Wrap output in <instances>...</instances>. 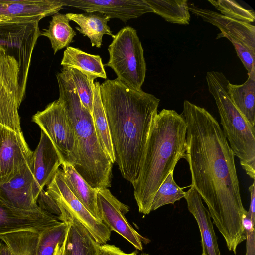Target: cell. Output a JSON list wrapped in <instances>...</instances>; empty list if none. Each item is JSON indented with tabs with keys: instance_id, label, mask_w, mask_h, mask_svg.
<instances>
[{
	"instance_id": "cell-24",
	"label": "cell",
	"mask_w": 255,
	"mask_h": 255,
	"mask_svg": "<svg viewBox=\"0 0 255 255\" xmlns=\"http://www.w3.org/2000/svg\"><path fill=\"white\" fill-rule=\"evenodd\" d=\"M61 65L79 70L90 77L107 79L102 58L99 55L87 53L79 48L68 46L64 52Z\"/></svg>"
},
{
	"instance_id": "cell-33",
	"label": "cell",
	"mask_w": 255,
	"mask_h": 255,
	"mask_svg": "<svg viewBox=\"0 0 255 255\" xmlns=\"http://www.w3.org/2000/svg\"><path fill=\"white\" fill-rule=\"evenodd\" d=\"M37 202L43 210L59 218L61 216V210L57 202L44 189L40 192Z\"/></svg>"
},
{
	"instance_id": "cell-32",
	"label": "cell",
	"mask_w": 255,
	"mask_h": 255,
	"mask_svg": "<svg viewBox=\"0 0 255 255\" xmlns=\"http://www.w3.org/2000/svg\"><path fill=\"white\" fill-rule=\"evenodd\" d=\"M242 222L246 240L245 255H255V224L248 216L247 211L243 216Z\"/></svg>"
},
{
	"instance_id": "cell-10",
	"label": "cell",
	"mask_w": 255,
	"mask_h": 255,
	"mask_svg": "<svg viewBox=\"0 0 255 255\" xmlns=\"http://www.w3.org/2000/svg\"><path fill=\"white\" fill-rule=\"evenodd\" d=\"M19 67L13 57L0 52V124L22 133L18 108Z\"/></svg>"
},
{
	"instance_id": "cell-8",
	"label": "cell",
	"mask_w": 255,
	"mask_h": 255,
	"mask_svg": "<svg viewBox=\"0 0 255 255\" xmlns=\"http://www.w3.org/2000/svg\"><path fill=\"white\" fill-rule=\"evenodd\" d=\"M37 124L53 142L65 162L74 167L77 160V141L74 128L63 106L56 100L38 111L32 117Z\"/></svg>"
},
{
	"instance_id": "cell-35",
	"label": "cell",
	"mask_w": 255,
	"mask_h": 255,
	"mask_svg": "<svg viewBox=\"0 0 255 255\" xmlns=\"http://www.w3.org/2000/svg\"><path fill=\"white\" fill-rule=\"evenodd\" d=\"M255 179L249 187L250 193V203L247 215L254 224H255Z\"/></svg>"
},
{
	"instance_id": "cell-1",
	"label": "cell",
	"mask_w": 255,
	"mask_h": 255,
	"mask_svg": "<svg viewBox=\"0 0 255 255\" xmlns=\"http://www.w3.org/2000/svg\"><path fill=\"white\" fill-rule=\"evenodd\" d=\"M185 154L194 188L208 207L229 251L246 240L235 155L217 120L205 108L185 100Z\"/></svg>"
},
{
	"instance_id": "cell-37",
	"label": "cell",
	"mask_w": 255,
	"mask_h": 255,
	"mask_svg": "<svg viewBox=\"0 0 255 255\" xmlns=\"http://www.w3.org/2000/svg\"><path fill=\"white\" fill-rule=\"evenodd\" d=\"M64 240L58 243L55 249L54 255H62L64 249Z\"/></svg>"
},
{
	"instance_id": "cell-5",
	"label": "cell",
	"mask_w": 255,
	"mask_h": 255,
	"mask_svg": "<svg viewBox=\"0 0 255 255\" xmlns=\"http://www.w3.org/2000/svg\"><path fill=\"white\" fill-rule=\"evenodd\" d=\"M206 79L228 144L246 174L255 179V127L248 122L233 103L228 89L230 82L223 73L207 72Z\"/></svg>"
},
{
	"instance_id": "cell-9",
	"label": "cell",
	"mask_w": 255,
	"mask_h": 255,
	"mask_svg": "<svg viewBox=\"0 0 255 255\" xmlns=\"http://www.w3.org/2000/svg\"><path fill=\"white\" fill-rule=\"evenodd\" d=\"M67 225L64 221L41 230H27L0 235L13 255H54L57 245L64 240Z\"/></svg>"
},
{
	"instance_id": "cell-11",
	"label": "cell",
	"mask_w": 255,
	"mask_h": 255,
	"mask_svg": "<svg viewBox=\"0 0 255 255\" xmlns=\"http://www.w3.org/2000/svg\"><path fill=\"white\" fill-rule=\"evenodd\" d=\"M46 189L58 206L80 221L98 244H106L110 240L111 231L103 222L94 218L71 191L65 182L62 169H58Z\"/></svg>"
},
{
	"instance_id": "cell-28",
	"label": "cell",
	"mask_w": 255,
	"mask_h": 255,
	"mask_svg": "<svg viewBox=\"0 0 255 255\" xmlns=\"http://www.w3.org/2000/svg\"><path fill=\"white\" fill-rule=\"evenodd\" d=\"M153 11L166 21L179 24H188L190 15L187 0H144Z\"/></svg>"
},
{
	"instance_id": "cell-30",
	"label": "cell",
	"mask_w": 255,
	"mask_h": 255,
	"mask_svg": "<svg viewBox=\"0 0 255 255\" xmlns=\"http://www.w3.org/2000/svg\"><path fill=\"white\" fill-rule=\"evenodd\" d=\"M67 68L83 105L92 115L94 93V81L96 79L77 69Z\"/></svg>"
},
{
	"instance_id": "cell-14",
	"label": "cell",
	"mask_w": 255,
	"mask_h": 255,
	"mask_svg": "<svg viewBox=\"0 0 255 255\" xmlns=\"http://www.w3.org/2000/svg\"><path fill=\"white\" fill-rule=\"evenodd\" d=\"M64 6L82 10L86 12H98L124 22L153 12L144 0H61Z\"/></svg>"
},
{
	"instance_id": "cell-7",
	"label": "cell",
	"mask_w": 255,
	"mask_h": 255,
	"mask_svg": "<svg viewBox=\"0 0 255 255\" xmlns=\"http://www.w3.org/2000/svg\"><path fill=\"white\" fill-rule=\"evenodd\" d=\"M40 35L39 21L0 22V52L14 57L19 64L21 101L25 94L33 51Z\"/></svg>"
},
{
	"instance_id": "cell-15",
	"label": "cell",
	"mask_w": 255,
	"mask_h": 255,
	"mask_svg": "<svg viewBox=\"0 0 255 255\" xmlns=\"http://www.w3.org/2000/svg\"><path fill=\"white\" fill-rule=\"evenodd\" d=\"M64 162L61 154L47 135L41 131L39 143L33 152V194L37 201L40 192L52 180Z\"/></svg>"
},
{
	"instance_id": "cell-20",
	"label": "cell",
	"mask_w": 255,
	"mask_h": 255,
	"mask_svg": "<svg viewBox=\"0 0 255 255\" xmlns=\"http://www.w3.org/2000/svg\"><path fill=\"white\" fill-rule=\"evenodd\" d=\"M60 221L67 225L62 255H97L98 244L86 227L62 207L59 206Z\"/></svg>"
},
{
	"instance_id": "cell-12",
	"label": "cell",
	"mask_w": 255,
	"mask_h": 255,
	"mask_svg": "<svg viewBox=\"0 0 255 255\" xmlns=\"http://www.w3.org/2000/svg\"><path fill=\"white\" fill-rule=\"evenodd\" d=\"M97 206L102 222L111 231H114L123 237L136 249L142 251L143 243L148 240L141 236L128 223L125 215L129 207L120 201L108 188L99 189Z\"/></svg>"
},
{
	"instance_id": "cell-31",
	"label": "cell",
	"mask_w": 255,
	"mask_h": 255,
	"mask_svg": "<svg viewBox=\"0 0 255 255\" xmlns=\"http://www.w3.org/2000/svg\"><path fill=\"white\" fill-rule=\"evenodd\" d=\"M208 1L223 15L248 23L255 21L254 12L252 10L245 9L234 0H210Z\"/></svg>"
},
{
	"instance_id": "cell-2",
	"label": "cell",
	"mask_w": 255,
	"mask_h": 255,
	"mask_svg": "<svg viewBox=\"0 0 255 255\" xmlns=\"http://www.w3.org/2000/svg\"><path fill=\"white\" fill-rule=\"evenodd\" d=\"M100 88L115 162L123 177L133 186L160 100L129 87L118 78L107 79Z\"/></svg>"
},
{
	"instance_id": "cell-23",
	"label": "cell",
	"mask_w": 255,
	"mask_h": 255,
	"mask_svg": "<svg viewBox=\"0 0 255 255\" xmlns=\"http://www.w3.org/2000/svg\"><path fill=\"white\" fill-rule=\"evenodd\" d=\"M66 15L70 21L79 25V27H76V29L89 38L93 47H101L104 35H110L112 38L114 35L107 25L110 18L104 14L89 12L81 14L69 13Z\"/></svg>"
},
{
	"instance_id": "cell-4",
	"label": "cell",
	"mask_w": 255,
	"mask_h": 255,
	"mask_svg": "<svg viewBox=\"0 0 255 255\" xmlns=\"http://www.w3.org/2000/svg\"><path fill=\"white\" fill-rule=\"evenodd\" d=\"M58 99L71 123L77 141V160L75 169L92 187H111L113 163L103 149L95 130L92 114L83 105L68 68L56 75Z\"/></svg>"
},
{
	"instance_id": "cell-27",
	"label": "cell",
	"mask_w": 255,
	"mask_h": 255,
	"mask_svg": "<svg viewBox=\"0 0 255 255\" xmlns=\"http://www.w3.org/2000/svg\"><path fill=\"white\" fill-rule=\"evenodd\" d=\"M70 21L66 14L57 12L52 15L48 28L41 32L40 36L49 39L54 54L73 42L76 33L70 25Z\"/></svg>"
},
{
	"instance_id": "cell-36",
	"label": "cell",
	"mask_w": 255,
	"mask_h": 255,
	"mask_svg": "<svg viewBox=\"0 0 255 255\" xmlns=\"http://www.w3.org/2000/svg\"><path fill=\"white\" fill-rule=\"evenodd\" d=\"M0 255H13L7 246L1 242H0Z\"/></svg>"
},
{
	"instance_id": "cell-25",
	"label": "cell",
	"mask_w": 255,
	"mask_h": 255,
	"mask_svg": "<svg viewBox=\"0 0 255 255\" xmlns=\"http://www.w3.org/2000/svg\"><path fill=\"white\" fill-rule=\"evenodd\" d=\"M243 84H228L229 95L233 103L253 127H255V73L248 75Z\"/></svg>"
},
{
	"instance_id": "cell-18",
	"label": "cell",
	"mask_w": 255,
	"mask_h": 255,
	"mask_svg": "<svg viewBox=\"0 0 255 255\" xmlns=\"http://www.w3.org/2000/svg\"><path fill=\"white\" fill-rule=\"evenodd\" d=\"M32 160L8 182L0 184V200L12 208L26 211L41 209L35 200Z\"/></svg>"
},
{
	"instance_id": "cell-16",
	"label": "cell",
	"mask_w": 255,
	"mask_h": 255,
	"mask_svg": "<svg viewBox=\"0 0 255 255\" xmlns=\"http://www.w3.org/2000/svg\"><path fill=\"white\" fill-rule=\"evenodd\" d=\"M59 217L40 209L22 210L0 200V235L27 230H41L60 223Z\"/></svg>"
},
{
	"instance_id": "cell-13",
	"label": "cell",
	"mask_w": 255,
	"mask_h": 255,
	"mask_svg": "<svg viewBox=\"0 0 255 255\" xmlns=\"http://www.w3.org/2000/svg\"><path fill=\"white\" fill-rule=\"evenodd\" d=\"M23 134L0 124V184L13 178L32 160Z\"/></svg>"
},
{
	"instance_id": "cell-22",
	"label": "cell",
	"mask_w": 255,
	"mask_h": 255,
	"mask_svg": "<svg viewBox=\"0 0 255 255\" xmlns=\"http://www.w3.org/2000/svg\"><path fill=\"white\" fill-rule=\"evenodd\" d=\"M61 166L65 182L71 191L94 218L102 222L97 206L99 189L91 186L71 164L64 162Z\"/></svg>"
},
{
	"instance_id": "cell-26",
	"label": "cell",
	"mask_w": 255,
	"mask_h": 255,
	"mask_svg": "<svg viewBox=\"0 0 255 255\" xmlns=\"http://www.w3.org/2000/svg\"><path fill=\"white\" fill-rule=\"evenodd\" d=\"M100 82L94 83L92 117L95 130L100 143L113 164L115 156L108 121L101 97Z\"/></svg>"
},
{
	"instance_id": "cell-38",
	"label": "cell",
	"mask_w": 255,
	"mask_h": 255,
	"mask_svg": "<svg viewBox=\"0 0 255 255\" xmlns=\"http://www.w3.org/2000/svg\"><path fill=\"white\" fill-rule=\"evenodd\" d=\"M139 255H150L148 254H147V253H141V254H140Z\"/></svg>"
},
{
	"instance_id": "cell-21",
	"label": "cell",
	"mask_w": 255,
	"mask_h": 255,
	"mask_svg": "<svg viewBox=\"0 0 255 255\" xmlns=\"http://www.w3.org/2000/svg\"><path fill=\"white\" fill-rule=\"evenodd\" d=\"M186 199L189 211L195 219L201 234L202 255H221L217 237L208 210L205 207L202 199L193 187L185 192Z\"/></svg>"
},
{
	"instance_id": "cell-29",
	"label": "cell",
	"mask_w": 255,
	"mask_h": 255,
	"mask_svg": "<svg viewBox=\"0 0 255 255\" xmlns=\"http://www.w3.org/2000/svg\"><path fill=\"white\" fill-rule=\"evenodd\" d=\"M185 192L180 187L173 178V171L169 173L155 193L151 211L167 205L173 204L175 202L184 198Z\"/></svg>"
},
{
	"instance_id": "cell-34",
	"label": "cell",
	"mask_w": 255,
	"mask_h": 255,
	"mask_svg": "<svg viewBox=\"0 0 255 255\" xmlns=\"http://www.w3.org/2000/svg\"><path fill=\"white\" fill-rule=\"evenodd\" d=\"M97 255H138L137 252L126 253L120 248L108 244L99 245Z\"/></svg>"
},
{
	"instance_id": "cell-17",
	"label": "cell",
	"mask_w": 255,
	"mask_h": 255,
	"mask_svg": "<svg viewBox=\"0 0 255 255\" xmlns=\"http://www.w3.org/2000/svg\"><path fill=\"white\" fill-rule=\"evenodd\" d=\"M63 7L61 0H0V22H39Z\"/></svg>"
},
{
	"instance_id": "cell-6",
	"label": "cell",
	"mask_w": 255,
	"mask_h": 255,
	"mask_svg": "<svg viewBox=\"0 0 255 255\" xmlns=\"http://www.w3.org/2000/svg\"><path fill=\"white\" fill-rule=\"evenodd\" d=\"M108 50L109 59L105 66L111 68L117 78L127 86L142 90L146 66L136 30L130 26L122 28L114 35Z\"/></svg>"
},
{
	"instance_id": "cell-19",
	"label": "cell",
	"mask_w": 255,
	"mask_h": 255,
	"mask_svg": "<svg viewBox=\"0 0 255 255\" xmlns=\"http://www.w3.org/2000/svg\"><path fill=\"white\" fill-rule=\"evenodd\" d=\"M189 11L203 21L218 27L221 33L217 38L225 37L243 43L255 51V27L250 23L238 21L208 9L199 8L193 3L188 4Z\"/></svg>"
},
{
	"instance_id": "cell-3",
	"label": "cell",
	"mask_w": 255,
	"mask_h": 255,
	"mask_svg": "<svg viewBox=\"0 0 255 255\" xmlns=\"http://www.w3.org/2000/svg\"><path fill=\"white\" fill-rule=\"evenodd\" d=\"M186 132L185 118L175 110L163 109L154 118L133 186L140 213L151 212L156 191L179 160L184 158Z\"/></svg>"
}]
</instances>
